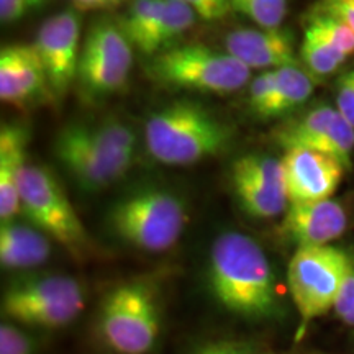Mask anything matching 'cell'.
I'll list each match as a JSON object with an SVG mask.
<instances>
[{
    "label": "cell",
    "mask_w": 354,
    "mask_h": 354,
    "mask_svg": "<svg viewBox=\"0 0 354 354\" xmlns=\"http://www.w3.org/2000/svg\"><path fill=\"white\" fill-rule=\"evenodd\" d=\"M274 91H276V71H261L258 76L251 79L248 87V107L254 117L268 120Z\"/></svg>",
    "instance_id": "obj_28"
},
{
    "label": "cell",
    "mask_w": 354,
    "mask_h": 354,
    "mask_svg": "<svg viewBox=\"0 0 354 354\" xmlns=\"http://www.w3.org/2000/svg\"><path fill=\"white\" fill-rule=\"evenodd\" d=\"M46 0H0V20L12 24L24 19L26 13L41 7Z\"/></svg>",
    "instance_id": "obj_35"
},
{
    "label": "cell",
    "mask_w": 354,
    "mask_h": 354,
    "mask_svg": "<svg viewBox=\"0 0 354 354\" xmlns=\"http://www.w3.org/2000/svg\"><path fill=\"white\" fill-rule=\"evenodd\" d=\"M33 339L13 323L0 326V354H33Z\"/></svg>",
    "instance_id": "obj_30"
},
{
    "label": "cell",
    "mask_w": 354,
    "mask_h": 354,
    "mask_svg": "<svg viewBox=\"0 0 354 354\" xmlns=\"http://www.w3.org/2000/svg\"><path fill=\"white\" fill-rule=\"evenodd\" d=\"M232 140V125L189 100L165 105L145 123L146 149L166 166H192L218 156Z\"/></svg>",
    "instance_id": "obj_2"
},
{
    "label": "cell",
    "mask_w": 354,
    "mask_h": 354,
    "mask_svg": "<svg viewBox=\"0 0 354 354\" xmlns=\"http://www.w3.org/2000/svg\"><path fill=\"white\" fill-rule=\"evenodd\" d=\"M133 66V46L117 21L97 20L84 39L77 81L88 99L112 95L125 86Z\"/></svg>",
    "instance_id": "obj_9"
},
{
    "label": "cell",
    "mask_w": 354,
    "mask_h": 354,
    "mask_svg": "<svg viewBox=\"0 0 354 354\" xmlns=\"http://www.w3.org/2000/svg\"><path fill=\"white\" fill-rule=\"evenodd\" d=\"M230 7L268 30L281 28L287 15V0H230Z\"/></svg>",
    "instance_id": "obj_26"
},
{
    "label": "cell",
    "mask_w": 354,
    "mask_h": 354,
    "mask_svg": "<svg viewBox=\"0 0 354 354\" xmlns=\"http://www.w3.org/2000/svg\"><path fill=\"white\" fill-rule=\"evenodd\" d=\"M122 0H74L77 10H104L118 6Z\"/></svg>",
    "instance_id": "obj_36"
},
{
    "label": "cell",
    "mask_w": 354,
    "mask_h": 354,
    "mask_svg": "<svg viewBox=\"0 0 354 354\" xmlns=\"http://www.w3.org/2000/svg\"><path fill=\"white\" fill-rule=\"evenodd\" d=\"M232 174L245 177L251 183L264 185V187L287 192L284 167H282L281 159L268 156V154L251 153L238 158L233 162Z\"/></svg>",
    "instance_id": "obj_24"
},
{
    "label": "cell",
    "mask_w": 354,
    "mask_h": 354,
    "mask_svg": "<svg viewBox=\"0 0 354 354\" xmlns=\"http://www.w3.org/2000/svg\"><path fill=\"white\" fill-rule=\"evenodd\" d=\"M225 51L246 68L269 71L299 64L295 39L287 28H238L225 37Z\"/></svg>",
    "instance_id": "obj_16"
},
{
    "label": "cell",
    "mask_w": 354,
    "mask_h": 354,
    "mask_svg": "<svg viewBox=\"0 0 354 354\" xmlns=\"http://www.w3.org/2000/svg\"><path fill=\"white\" fill-rule=\"evenodd\" d=\"M55 156L84 192H99L131 169V159L110 151L95 138L91 125L71 123L57 133Z\"/></svg>",
    "instance_id": "obj_10"
},
{
    "label": "cell",
    "mask_w": 354,
    "mask_h": 354,
    "mask_svg": "<svg viewBox=\"0 0 354 354\" xmlns=\"http://www.w3.org/2000/svg\"><path fill=\"white\" fill-rule=\"evenodd\" d=\"M351 268L349 256L333 245L297 248L287 268V286L304 323L335 307Z\"/></svg>",
    "instance_id": "obj_8"
},
{
    "label": "cell",
    "mask_w": 354,
    "mask_h": 354,
    "mask_svg": "<svg viewBox=\"0 0 354 354\" xmlns=\"http://www.w3.org/2000/svg\"><path fill=\"white\" fill-rule=\"evenodd\" d=\"M21 214L76 259L87 258L91 238L68 194L48 167L26 162L20 177Z\"/></svg>",
    "instance_id": "obj_5"
},
{
    "label": "cell",
    "mask_w": 354,
    "mask_h": 354,
    "mask_svg": "<svg viewBox=\"0 0 354 354\" xmlns=\"http://www.w3.org/2000/svg\"><path fill=\"white\" fill-rule=\"evenodd\" d=\"M28 128L21 123H3L0 128V218L12 221L21 212L20 177L26 166Z\"/></svg>",
    "instance_id": "obj_17"
},
{
    "label": "cell",
    "mask_w": 354,
    "mask_h": 354,
    "mask_svg": "<svg viewBox=\"0 0 354 354\" xmlns=\"http://www.w3.org/2000/svg\"><path fill=\"white\" fill-rule=\"evenodd\" d=\"M299 59L302 61L304 69L315 79L317 82L325 81L346 63L348 57L339 55L338 51L328 46L325 41L313 33L304 30V38L300 43Z\"/></svg>",
    "instance_id": "obj_23"
},
{
    "label": "cell",
    "mask_w": 354,
    "mask_h": 354,
    "mask_svg": "<svg viewBox=\"0 0 354 354\" xmlns=\"http://www.w3.org/2000/svg\"><path fill=\"white\" fill-rule=\"evenodd\" d=\"M0 100L19 110L56 100L33 44H7L0 51Z\"/></svg>",
    "instance_id": "obj_13"
},
{
    "label": "cell",
    "mask_w": 354,
    "mask_h": 354,
    "mask_svg": "<svg viewBox=\"0 0 354 354\" xmlns=\"http://www.w3.org/2000/svg\"><path fill=\"white\" fill-rule=\"evenodd\" d=\"M209 289L228 312L250 320L281 317L272 266L256 240L241 232H225L212 243Z\"/></svg>",
    "instance_id": "obj_1"
},
{
    "label": "cell",
    "mask_w": 354,
    "mask_h": 354,
    "mask_svg": "<svg viewBox=\"0 0 354 354\" xmlns=\"http://www.w3.org/2000/svg\"><path fill=\"white\" fill-rule=\"evenodd\" d=\"M310 12L335 17L354 32V0H318Z\"/></svg>",
    "instance_id": "obj_33"
},
{
    "label": "cell",
    "mask_w": 354,
    "mask_h": 354,
    "mask_svg": "<svg viewBox=\"0 0 354 354\" xmlns=\"http://www.w3.org/2000/svg\"><path fill=\"white\" fill-rule=\"evenodd\" d=\"M274 71H276V91H274L268 120L281 118L302 107L312 97L317 86L315 79L299 64L282 66Z\"/></svg>",
    "instance_id": "obj_19"
},
{
    "label": "cell",
    "mask_w": 354,
    "mask_h": 354,
    "mask_svg": "<svg viewBox=\"0 0 354 354\" xmlns=\"http://www.w3.org/2000/svg\"><path fill=\"white\" fill-rule=\"evenodd\" d=\"M196 19L197 13L189 6L179 0H166L161 20H159L151 37V43H149L148 56H154L176 46L177 39L196 24Z\"/></svg>",
    "instance_id": "obj_22"
},
{
    "label": "cell",
    "mask_w": 354,
    "mask_h": 354,
    "mask_svg": "<svg viewBox=\"0 0 354 354\" xmlns=\"http://www.w3.org/2000/svg\"><path fill=\"white\" fill-rule=\"evenodd\" d=\"M274 141L284 149L304 148L328 154L349 169L353 166L354 128L338 109L317 105L282 123L274 131Z\"/></svg>",
    "instance_id": "obj_11"
},
{
    "label": "cell",
    "mask_w": 354,
    "mask_h": 354,
    "mask_svg": "<svg viewBox=\"0 0 354 354\" xmlns=\"http://www.w3.org/2000/svg\"><path fill=\"white\" fill-rule=\"evenodd\" d=\"M86 307V294L77 279L38 276L17 281L2 297V313L12 322L55 330L73 323Z\"/></svg>",
    "instance_id": "obj_7"
},
{
    "label": "cell",
    "mask_w": 354,
    "mask_h": 354,
    "mask_svg": "<svg viewBox=\"0 0 354 354\" xmlns=\"http://www.w3.org/2000/svg\"><path fill=\"white\" fill-rule=\"evenodd\" d=\"M146 73L165 87L214 95L238 92L251 79V69L228 51L202 43L176 44L158 53L149 61Z\"/></svg>",
    "instance_id": "obj_4"
},
{
    "label": "cell",
    "mask_w": 354,
    "mask_h": 354,
    "mask_svg": "<svg viewBox=\"0 0 354 354\" xmlns=\"http://www.w3.org/2000/svg\"><path fill=\"white\" fill-rule=\"evenodd\" d=\"M232 187L241 210L253 218H274L286 214L290 205L287 192L258 185L241 176L232 174Z\"/></svg>",
    "instance_id": "obj_20"
},
{
    "label": "cell",
    "mask_w": 354,
    "mask_h": 354,
    "mask_svg": "<svg viewBox=\"0 0 354 354\" xmlns=\"http://www.w3.org/2000/svg\"><path fill=\"white\" fill-rule=\"evenodd\" d=\"M102 338L120 354H146L158 342L161 310L153 286L130 281L113 287L100 307Z\"/></svg>",
    "instance_id": "obj_6"
},
{
    "label": "cell",
    "mask_w": 354,
    "mask_h": 354,
    "mask_svg": "<svg viewBox=\"0 0 354 354\" xmlns=\"http://www.w3.org/2000/svg\"><path fill=\"white\" fill-rule=\"evenodd\" d=\"M192 354H274L264 344L254 342H243V339H223V342L205 343Z\"/></svg>",
    "instance_id": "obj_29"
},
{
    "label": "cell",
    "mask_w": 354,
    "mask_h": 354,
    "mask_svg": "<svg viewBox=\"0 0 354 354\" xmlns=\"http://www.w3.org/2000/svg\"><path fill=\"white\" fill-rule=\"evenodd\" d=\"M336 109L354 128V68L348 69L336 81Z\"/></svg>",
    "instance_id": "obj_31"
},
{
    "label": "cell",
    "mask_w": 354,
    "mask_h": 354,
    "mask_svg": "<svg viewBox=\"0 0 354 354\" xmlns=\"http://www.w3.org/2000/svg\"><path fill=\"white\" fill-rule=\"evenodd\" d=\"M281 162L290 203L328 201L338 190L346 171L328 154L304 148L284 149Z\"/></svg>",
    "instance_id": "obj_14"
},
{
    "label": "cell",
    "mask_w": 354,
    "mask_h": 354,
    "mask_svg": "<svg viewBox=\"0 0 354 354\" xmlns=\"http://www.w3.org/2000/svg\"><path fill=\"white\" fill-rule=\"evenodd\" d=\"M304 30L315 35L344 57L354 55V32L335 17L308 12L304 19Z\"/></svg>",
    "instance_id": "obj_25"
},
{
    "label": "cell",
    "mask_w": 354,
    "mask_h": 354,
    "mask_svg": "<svg viewBox=\"0 0 354 354\" xmlns=\"http://www.w3.org/2000/svg\"><path fill=\"white\" fill-rule=\"evenodd\" d=\"M333 310L339 320L349 326H354V266L344 279Z\"/></svg>",
    "instance_id": "obj_32"
},
{
    "label": "cell",
    "mask_w": 354,
    "mask_h": 354,
    "mask_svg": "<svg viewBox=\"0 0 354 354\" xmlns=\"http://www.w3.org/2000/svg\"><path fill=\"white\" fill-rule=\"evenodd\" d=\"M189 215L185 203L165 189H141L110 207L113 236L146 253H162L183 236Z\"/></svg>",
    "instance_id": "obj_3"
},
{
    "label": "cell",
    "mask_w": 354,
    "mask_h": 354,
    "mask_svg": "<svg viewBox=\"0 0 354 354\" xmlns=\"http://www.w3.org/2000/svg\"><path fill=\"white\" fill-rule=\"evenodd\" d=\"M166 0H131L130 7L117 20L122 33L141 55L148 56L149 43L161 20Z\"/></svg>",
    "instance_id": "obj_21"
},
{
    "label": "cell",
    "mask_w": 354,
    "mask_h": 354,
    "mask_svg": "<svg viewBox=\"0 0 354 354\" xmlns=\"http://www.w3.org/2000/svg\"><path fill=\"white\" fill-rule=\"evenodd\" d=\"M41 61L53 95H66L71 84L77 79L81 57V17L76 10L56 13L43 21L33 43Z\"/></svg>",
    "instance_id": "obj_12"
},
{
    "label": "cell",
    "mask_w": 354,
    "mask_h": 354,
    "mask_svg": "<svg viewBox=\"0 0 354 354\" xmlns=\"http://www.w3.org/2000/svg\"><path fill=\"white\" fill-rule=\"evenodd\" d=\"M348 227L346 207L339 201L290 203L281 225L287 240L302 246L331 245Z\"/></svg>",
    "instance_id": "obj_15"
},
{
    "label": "cell",
    "mask_w": 354,
    "mask_h": 354,
    "mask_svg": "<svg viewBox=\"0 0 354 354\" xmlns=\"http://www.w3.org/2000/svg\"><path fill=\"white\" fill-rule=\"evenodd\" d=\"M185 3L197 13L198 19L207 21H215L227 17V13L232 10L230 0H179Z\"/></svg>",
    "instance_id": "obj_34"
},
{
    "label": "cell",
    "mask_w": 354,
    "mask_h": 354,
    "mask_svg": "<svg viewBox=\"0 0 354 354\" xmlns=\"http://www.w3.org/2000/svg\"><path fill=\"white\" fill-rule=\"evenodd\" d=\"M91 127L97 138L104 141L110 149L122 154V156L135 159L138 138H136L135 131L130 127L125 125L123 122L115 120V118H107V120Z\"/></svg>",
    "instance_id": "obj_27"
},
{
    "label": "cell",
    "mask_w": 354,
    "mask_h": 354,
    "mask_svg": "<svg viewBox=\"0 0 354 354\" xmlns=\"http://www.w3.org/2000/svg\"><path fill=\"white\" fill-rule=\"evenodd\" d=\"M51 238L41 230L12 220L0 227V263L7 269H28L46 263Z\"/></svg>",
    "instance_id": "obj_18"
}]
</instances>
